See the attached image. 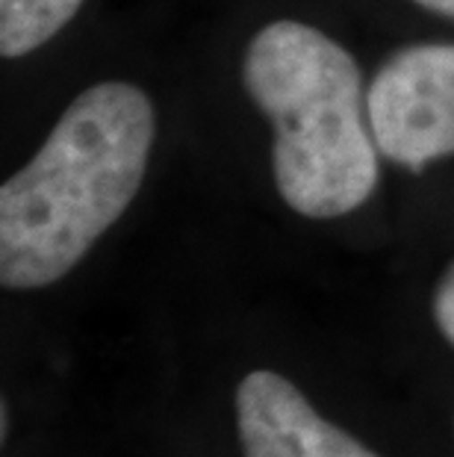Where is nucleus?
<instances>
[{
    "label": "nucleus",
    "mask_w": 454,
    "mask_h": 457,
    "mask_svg": "<svg viewBox=\"0 0 454 457\" xmlns=\"http://www.w3.org/2000/svg\"><path fill=\"white\" fill-rule=\"evenodd\" d=\"M153 106L139 86H89L0 189V284L42 289L80 262L148 171Z\"/></svg>",
    "instance_id": "f257e3e1"
},
{
    "label": "nucleus",
    "mask_w": 454,
    "mask_h": 457,
    "mask_svg": "<svg viewBox=\"0 0 454 457\" xmlns=\"http://www.w3.org/2000/svg\"><path fill=\"white\" fill-rule=\"evenodd\" d=\"M248 98L275 128V183L295 212L336 219L378 187L363 77L354 56L301 21H272L248 42Z\"/></svg>",
    "instance_id": "f03ea898"
},
{
    "label": "nucleus",
    "mask_w": 454,
    "mask_h": 457,
    "mask_svg": "<svg viewBox=\"0 0 454 457\" xmlns=\"http://www.w3.org/2000/svg\"><path fill=\"white\" fill-rule=\"evenodd\" d=\"M375 145L410 171L454 154V45L395 51L366 89Z\"/></svg>",
    "instance_id": "7ed1b4c3"
},
{
    "label": "nucleus",
    "mask_w": 454,
    "mask_h": 457,
    "mask_svg": "<svg viewBox=\"0 0 454 457\" xmlns=\"http://www.w3.org/2000/svg\"><path fill=\"white\" fill-rule=\"evenodd\" d=\"M236 428L245 457H381L327 422L293 381L257 369L239 381Z\"/></svg>",
    "instance_id": "20e7f679"
},
{
    "label": "nucleus",
    "mask_w": 454,
    "mask_h": 457,
    "mask_svg": "<svg viewBox=\"0 0 454 457\" xmlns=\"http://www.w3.org/2000/svg\"><path fill=\"white\" fill-rule=\"evenodd\" d=\"M80 6L83 0H0V54L15 60L47 45Z\"/></svg>",
    "instance_id": "39448f33"
},
{
    "label": "nucleus",
    "mask_w": 454,
    "mask_h": 457,
    "mask_svg": "<svg viewBox=\"0 0 454 457\" xmlns=\"http://www.w3.org/2000/svg\"><path fill=\"white\" fill-rule=\"evenodd\" d=\"M433 322L440 334L454 345V262L442 271L437 289H433Z\"/></svg>",
    "instance_id": "423d86ee"
},
{
    "label": "nucleus",
    "mask_w": 454,
    "mask_h": 457,
    "mask_svg": "<svg viewBox=\"0 0 454 457\" xmlns=\"http://www.w3.org/2000/svg\"><path fill=\"white\" fill-rule=\"evenodd\" d=\"M419 6L431 9V12L437 15H446V18H454V0H417Z\"/></svg>",
    "instance_id": "0eeeda50"
}]
</instances>
